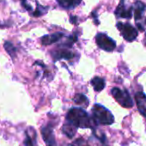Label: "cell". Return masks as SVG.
<instances>
[{"mask_svg": "<svg viewBox=\"0 0 146 146\" xmlns=\"http://www.w3.org/2000/svg\"><path fill=\"white\" fill-rule=\"evenodd\" d=\"M66 120L77 128L91 127V119L83 108H73L70 109L66 115Z\"/></svg>", "mask_w": 146, "mask_h": 146, "instance_id": "1", "label": "cell"}, {"mask_svg": "<svg viewBox=\"0 0 146 146\" xmlns=\"http://www.w3.org/2000/svg\"><path fill=\"white\" fill-rule=\"evenodd\" d=\"M93 120L97 125H109L114 121V117L112 113L100 104L94 105L92 108Z\"/></svg>", "mask_w": 146, "mask_h": 146, "instance_id": "2", "label": "cell"}, {"mask_svg": "<svg viewBox=\"0 0 146 146\" xmlns=\"http://www.w3.org/2000/svg\"><path fill=\"white\" fill-rule=\"evenodd\" d=\"M112 95L114 97V99L124 108H132L133 102L132 100L129 95V93L125 90H121L119 88H113L112 90Z\"/></svg>", "mask_w": 146, "mask_h": 146, "instance_id": "3", "label": "cell"}, {"mask_svg": "<svg viewBox=\"0 0 146 146\" xmlns=\"http://www.w3.org/2000/svg\"><path fill=\"white\" fill-rule=\"evenodd\" d=\"M96 43L98 46L105 51L111 52L116 47L115 42L104 34H98L96 36Z\"/></svg>", "mask_w": 146, "mask_h": 146, "instance_id": "4", "label": "cell"}, {"mask_svg": "<svg viewBox=\"0 0 146 146\" xmlns=\"http://www.w3.org/2000/svg\"><path fill=\"white\" fill-rule=\"evenodd\" d=\"M118 29L121 32L123 37L127 41H132L134 40L137 36V31L130 24H123L121 23H119L117 24Z\"/></svg>", "mask_w": 146, "mask_h": 146, "instance_id": "5", "label": "cell"}, {"mask_svg": "<svg viewBox=\"0 0 146 146\" xmlns=\"http://www.w3.org/2000/svg\"><path fill=\"white\" fill-rule=\"evenodd\" d=\"M41 135L46 146H57L52 126L48 124L41 128Z\"/></svg>", "mask_w": 146, "mask_h": 146, "instance_id": "6", "label": "cell"}, {"mask_svg": "<svg viewBox=\"0 0 146 146\" xmlns=\"http://www.w3.org/2000/svg\"><path fill=\"white\" fill-rule=\"evenodd\" d=\"M135 100L138 111L143 116L146 117V96L143 92H138L135 95Z\"/></svg>", "mask_w": 146, "mask_h": 146, "instance_id": "7", "label": "cell"}, {"mask_svg": "<svg viewBox=\"0 0 146 146\" xmlns=\"http://www.w3.org/2000/svg\"><path fill=\"white\" fill-rule=\"evenodd\" d=\"M63 35H64L62 33H56L52 35H45L41 38V43L44 46L51 45V44L59 40L63 37Z\"/></svg>", "mask_w": 146, "mask_h": 146, "instance_id": "8", "label": "cell"}, {"mask_svg": "<svg viewBox=\"0 0 146 146\" xmlns=\"http://www.w3.org/2000/svg\"><path fill=\"white\" fill-rule=\"evenodd\" d=\"M116 14H119V16L120 17H123V18H131V15H132V9L130 8L128 10H125V7L123 6V0L120 2V5L118 6L117 8V11H116Z\"/></svg>", "mask_w": 146, "mask_h": 146, "instance_id": "9", "label": "cell"}, {"mask_svg": "<svg viewBox=\"0 0 146 146\" xmlns=\"http://www.w3.org/2000/svg\"><path fill=\"white\" fill-rule=\"evenodd\" d=\"M60 6L65 9H72L80 5L81 0H57Z\"/></svg>", "mask_w": 146, "mask_h": 146, "instance_id": "10", "label": "cell"}, {"mask_svg": "<svg viewBox=\"0 0 146 146\" xmlns=\"http://www.w3.org/2000/svg\"><path fill=\"white\" fill-rule=\"evenodd\" d=\"M76 128L73 125L70 124V123H67V124H64L62 127V131L63 133L69 138H71L74 137V135L76 134Z\"/></svg>", "mask_w": 146, "mask_h": 146, "instance_id": "11", "label": "cell"}, {"mask_svg": "<svg viewBox=\"0 0 146 146\" xmlns=\"http://www.w3.org/2000/svg\"><path fill=\"white\" fill-rule=\"evenodd\" d=\"M91 84H92V85L94 87V90L96 91H98V92L102 91L105 87V81L102 78H98V77L94 78L91 80Z\"/></svg>", "mask_w": 146, "mask_h": 146, "instance_id": "12", "label": "cell"}, {"mask_svg": "<svg viewBox=\"0 0 146 146\" xmlns=\"http://www.w3.org/2000/svg\"><path fill=\"white\" fill-rule=\"evenodd\" d=\"M72 58H73V53L67 50H61V51L56 52V54L54 55V59H60V58L70 59Z\"/></svg>", "mask_w": 146, "mask_h": 146, "instance_id": "13", "label": "cell"}, {"mask_svg": "<svg viewBox=\"0 0 146 146\" xmlns=\"http://www.w3.org/2000/svg\"><path fill=\"white\" fill-rule=\"evenodd\" d=\"M144 10H145V5H144L142 2L138 1V2L136 3V9H135V11H134L135 19H136V20L141 19V17H142V13H143V11Z\"/></svg>", "mask_w": 146, "mask_h": 146, "instance_id": "14", "label": "cell"}, {"mask_svg": "<svg viewBox=\"0 0 146 146\" xmlns=\"http://www.w3.org/2000/svg\"><path fill=\"white\" fill-rule=\"evenodd\" d=\"M4 46H5L6 52L9 53V55L12 58V59H14L16 55H17V49L13 46V44L11 43L10 41H5V44H4Z\"/></svg>", "mask_w": 146, "mask_h": 146, "instance_id": "15", "label": "cell"}, {"mask_svg": "<svg viewBox=\"0 0 146 146\" xmlns=\"http://www.w3.org/2000/svg\"><path fill=\"white\" fill-rule=\"evenodd\" d=\"M73 101H74L75 103H77L78 105H84V104L85 107H87L89 105V101H88L87 97L85 96L82 95V94L76 95L74 99H73Z\"/></svg>", "mask_w": 146, "mask_h": 146, "instance_id": "16", "label": "cell"}, {"mask_svg": "<svg viewBox=\"0 0 146 146\" xmlns=\"http://www.w3.org/2000/svg\"><path fill=\"white\" fill-rule=\"evenodd\" d=\"M24 145L25 146H35L34 139L32 138L31 135H29L28 133V131H26V137L24 139Z\"/></svg>", "mask_w": 146, "mask_h": 146, "instance_id": "17", "label": "cell"}, {"mask_svg": "<svg viewBox=\"0 0 146 146\" xmlns=\"http://www.w3.org/2000/svg\"><path fill=\"white\" fill-rule=\"evenodd\" d=\"M69 146H88L85 143V141L82 138H79L76 141H74L72 143H70Z\"/></svg>", "mask_w": 146, "mask_h": 146, "instance_id": "18", "label": "cell"}, {"mask_svg": "<svg viewBox=\"0 0 146 146\" xmlns=\"http://www.w3.org/2000/svg\"><path fill=\"white\" fill-rule=\"evenodd\" d=\"M78 21V17H70V22L73 24H75Z\"/></svg>", "mask_w": 146, "mask_h": 146, "instance_id": "19", "label": "cell"}, {"mask_svg": "<svg viewBox=\"0 0 146 146\" xmlns=\"http://www.w3.org/2000/svg\"><path fill=\"white\" fill-rule=\"evenodd\" d=\"M137 29H138L140 31H143V26H142L140 23H137Z\"/></svg>", "mask_w": 146, "mask_h": 146, "instance_id": "20", "label": "cell"}]
</instances>
